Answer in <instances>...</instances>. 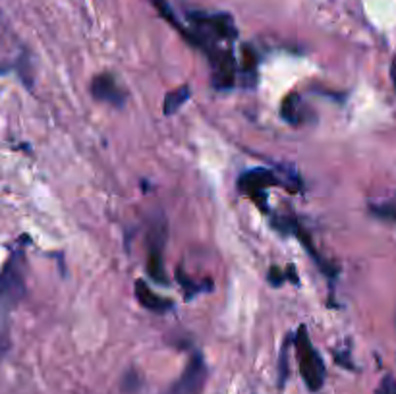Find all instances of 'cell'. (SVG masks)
Wrapping results in <instances>:
<instances>
[{
  "label": "cell",
  "mask_w": 396,
  "mask_h": 394,
  "mask_svg": "<svg viewBox=\"0 0 396 394\" xmlns=\"http://www.w3.org/2000/svg\"><path fill=\"white\" fill-rule=\"evenodd\" d=\"M26 296L24 254L20 249L10 255L0 271V360L10 350V313Z\"/></svg>",
  "instance_id": "cell-1"
},
{
  "label": "cell",
  "mask_w": 396,
  "mask_h": 394,
  "mask_svg": "<svg viewBox=\"0 0 396 394\" xmlns=\"http://www.w3.org/2000/svg\"><path fill=\"white\" fill-rule=\"evenodd\" d=\"M296 356H298V366L302 373L303 381L308 385L309 390H319L325 383V366H323L321 356L317 354L311 341H309L308 328L300 327L294 338Z\"/></svg>",
  "instance_id": "cell-2"
},
{
  "label": "cell",
  "mask_w": 396,
  "mask_h": 394,
  "mask_svg": "<svg viewBox=\"0 0 396 394\" xmlns=\"http://www.w3.org/2000/svg\"><path fill=\"white\" fill-rule=\"evenodd\" d=\"M276 184H278V178L275 176V172H271L267 168H254V170H248L240 176V187L256 201L257 207H261V211H267L265 190L276 186Z\"/></svg>",
  "instance_id": "cell-3"
},
{
  "label": "cell",
  "mask_w": 396,
  "mask_h": 394,
  "mask_svg": "<svg viewBox=\"0 0 396 394\" xmlns=\"http://www.w3.org/2000/svg\"><path fill=\"white\" fill-rule=\"evenodd\" d=\"M205 381H207V366L202 354H194L189 358L182 377L172 385L168 394H202Z\"/></svg>",
  "instance_id": "cell-4"
},
{
  "label": "cell",
  "mask_w": 396,
  "mask_h": 394,
  "mask_svg": "<svg viewBox=\"0 0 396 394\" xmlns=\"http://www.w3.org/2000/svg\"><path fill=\"white\" fill-rule=\"evenodd\" d=\"M91 95L97 100L110 103L113 107H122L124 100H126V95L110 74L95 76L93 81H91Z\"/></svg>",
  "instance_id": "cell-5"
},
{
  "label": "cell",
  "mask_w": 396,
  "mask_h": 394,
  "mask_svg": "<svg viewBox=\"0 0 396 394\" xmlns=\"http://www.w3.org/2000/svg\"><path fill=\"white\" fill-rule=\"evenodd\" d=\"M211 62L215 68L213 85L217 89H229V87L234 85L236 62L232 58V53L230 51H217L215 54H211Z\"/></svg>",
  "instance_id": "cell-6"
},
{
  "label": "cell",
  "mask_w": 396,
  "mask_h": 394,
  "mask_svg": "<svg viewBox=\"0 0 396 394\" xmlns=\"http://www.w3.org/2000/svg\"><path fill=\"white\" fill-rule=\"evenodd\" d=\"M135 298H137V301H140L143 308L153 311V313H165V311L172 308V301L165 300L159 294H155L153 290L147 286V282L141 281V279L135 281Z\"/></svg>",
  "instance_id": "cell-7"
},
{
  "label": "cell",
  "mask_w": 396,
  "mask_h": 394,
  "mask_svg": "<svg viewBox=\"0 0 396 394\" xmlns=\"http://www.w3.org/2000/svg\"><path fill=\"white\" fill-rule=\"evenodd\" d=\"M162 242L161 238H151V252H149L147 273L159 284H167L165 279V265H162Z\"/></svg>",
  "instance_id": "cell-8"
},
{
  "label": "cell",
  "mask_w": 396,
  "mask_h": 394,
  "mask_svg": "<svg viewBox=\"0 0 396 394\" xmlns=\"http://www.w3.org/2000/svg\"><path fill=\"white\" fill-rule=\"evenodd\" d=\"M188 99H189V87L188 85L176 87L174 91H170V93H167V97H165L162 113L165 114L178 113V110L186 105V100Z\"/></svg>",
  "instance_id": "cell-9"
},
{
  "label": "cell",
  "mask_w": 396,
  "mask_h": 394,
  "mask_svg": "<svg viewBox=\"0 0 396 394\" xmlns=\"http://www.w3.org/2000/svg\"><path fill=\"white\" fill-rule=\"evenodd\" d=\"M300 105H302V103H300V95H288V97L284 99V105H282V118L286 122H290V124H298V122H300V114H298Z\"/></svg>",
  "instance_id": "cell-10"
},
{
  "label": "cell",
  "mask_w": 396,
  "mask_h": 394,
  "mask_svg": "<svg viewBox=\"0 0 396 394\" xmlns=\"http://www.w3.org/2000/svg\"><path fill=\"white\" fill-rule=\"evenodd\" d=\"M244 76H251V80L256 81V70H257V54L254 47L244 45L242 48V62H240Z\"/></svg>",
  "instance_id": "cell-11"
},
{
  "label": "cell",
  "mask_w": 396,
  "mask_h": 394,
  "mask_svg": "<svg viewBox=\"0 0 396 394\" xmlns=\"http://www.w3.org/2000/svg\"><path fill=\"white\" fill-rule=\"evenodd\" d=\"M377 394H396V379L395 377H385Z\"/></svg>",
  "instance_id": "cell-12"
},
{
  "label": "cell",
  "mask_w": 396,
  "mask_h": 394,
  "mask_svg": "<svg viewBox=\"0 0 396 394\" xmlns=\"http://www.w3.org/2000/svg\"><path fill=\"white\" fill-rule=\"evenodd\" d=\"M134 388H137V375L128 373L124 379V390H134Z\"/></svg>",
  "instance_id": "cell-13"
},
{
  "label": "cell",
  "mask_w": 396,
  "mask_h": 394,
  "mask_svg": "<svg viewBox=\"0 0 396 394\" xmlns=\"http://www.w3.org/2000/svg\"><path fill=\"white\" fill-rule=\"evenodd\" d=\"M284 279H286V274H281L276 269H273V271H271V276H269V281L273 282V284H276V286H281Z\"/></svg>",
  "instance_id": "cell-14"
},
{
  "label": "cell",
  "mask_w": 396,
  "mask_h": 394,
  "mask_svg": "<svg viewBox=\"0 0 396 394\" xmlns=\"http://www.w3.org/2000/svg\"><path fill=\"white\" fill-rule=\"evenodd\" d=\"M390 80L395 83V89H396V58L392 61V66H390Z\"/></svg>",
  "instance_id": "cell-15"
}]
</instances>
